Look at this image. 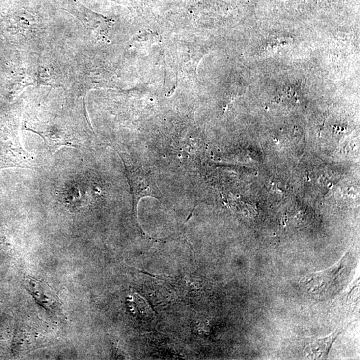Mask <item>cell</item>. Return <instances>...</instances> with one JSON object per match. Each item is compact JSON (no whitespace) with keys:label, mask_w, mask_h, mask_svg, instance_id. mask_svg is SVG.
Here are the masks:
<instances>
[{"label":"cell","mask_w":360,"mask_h":360,"mask_svg":"<svg viewBox=\"0 0 360 360\" xmlns=\"http://www.w3.org/2000/svg\"><path fill=\"white\" fill-rule=\"evenodd\" d=\"M113 149L119 154L124 163L127 178L130 184V190L133 198L134 210L138 202L143 197H152L159 199L161 197L160 190L157 188L152 175L145 170L144 167L132 157L119 148L118 145H112Z\"/></svg>","instance_id":"1"},{"label":"cell","mask_w":360,"mask_h":360,"mask_svg":"<svg viewBox=\"0 0 360 360\" xmlns=\"http://www.w3.org/2000/svg\"><path fill=\"white\" fill-rule=\"evenodd\" d=\"M26 283L33 297L45 308L55 310L58 307L56 296L47 284L31 277L26 279Z\"/></svg>","instance_id":"5"},{"label":"cell","mask_w":360,"mask_h":360,"mask_svg":"<svg viewBox=\"0 0 360 360\" xmlns=\"http://www.w3.org/2000/svg\"><path fill=\"white\" fill-rule=\"evenodd\" d=\"M341 331V330H336L332 334L322 338L307 339L304 344V356L309 359L327 358L332 345L336 340Z\"/></svg>","instance_id":"4"},{"label":"cell","mask_w":360,"mask_h":360,"mask_svg":"<svg viewBox=\"0 0 360 360\" xmlns=\"http://www.w3.org/2000/svg\"><path fill=\"white\" fill-rule=\"evenodd\" d=\"M38 165L35 157L22 147L18 136L6 140L0 136V169L17 167L35 170Z\"/></svg>","instance_id":"2"},{"label":"cell","mask_w":360,"mask_h":360,"mask_svg":"<svg viewBox=\"0 0 360 360\" xmlns=\"http://www.w3.org/2000/svg\"><path fill=\"white\" fill-rule=\"evenodd\" d=\"M347 255H344L337 264L329 270L306 276L302 283L307 292L313 296L323 297L336 290L339 279L344 272Z\"/></svg>","instance_id":"3"}]
</instances>
